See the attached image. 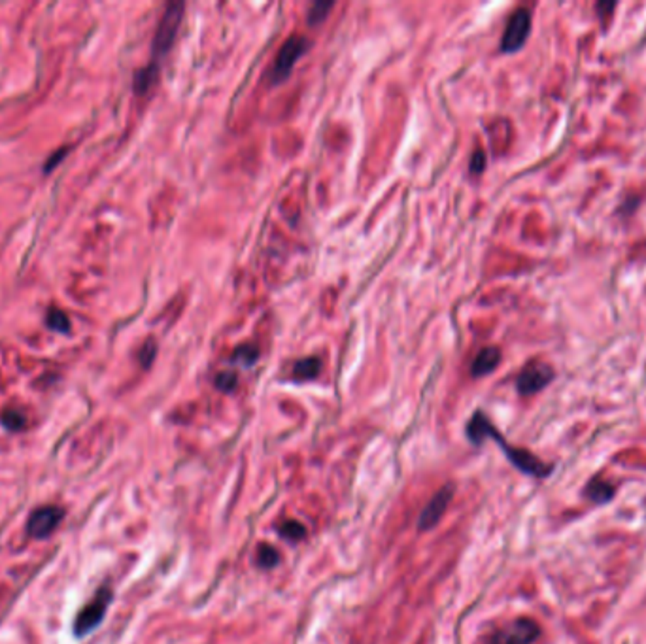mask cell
Wrapping results in <instances>:
<instances>
[{
    "instance_id": "cell-6",
    "label": "cell",
    "mask_w": 646,
    "mask_h": 644,
    "mask_svg": "<svg viewBox=\"0 0 646 644\" xmlns=\"http://www.w3.org/2000/svg\"><path fill=\"white\" fill-rule=\"evenodd\" d=\"M64 518V511L57 505H46L30 512L29 520H27V535L30 539L42 540L47 539L55 529L61 525Z\"/></svg>"
},
{
    "instance_id": "cell-9",
    "label": "cell",
    "mask_w": 646,
    "mask_h": 644,
    "mask_svg": "<svg viewBox=\"0 0 646 644\" xmlns=\"http://www.w3.org/2000/svg\"><path fill=\"white\" fill-rule=\"evenodd\" d=\"M454 484H448V486H444L437 491V494L431 497V501L425 505V508L419 514V529L421 531H427V529H433L435 525H438L441 522V518L444 516V512L448 508V505L454 499Z\"/></svg>"
},
{
    "instance_id": "cell-4",
    "label": "cell",
    "mask_w": 646,
    "mask_h": 644,
    "mask_svg": "<svg viewBox=\"0 0 646 644\" xmlns=\"http://www.w3.org/2000/svg\"><path fill=\"white\" fill-rule=\"evenodd\" d=\"M541 635V627L531 618H516L507 626L495 629L486 644H533Z\"/></svg>"
},
{
    "instance_id": "cell-5",
    "label": "cell",
    "mask_w": 646,
    "mask_h": 644,
    "mask_svg": "<svg viewBox=\"0 0 646 644\" xmlns=\"http://www.w3.org/2000/svg\"><path fill=\"white\" fill-rule=\"evenodd\" d=\"M306 49H309V40H306L304 36H289V38L284 42V46L280 47L278 55H276V61H274L273 64V70H270V80H273V83H280L284 82V80H287L289 74H292L293 66H295L299 59L306 53Z\"/></svg>"
},
{
    "instance_id": "cell-10",
    "label": "cell",
    "mask_w": 646,
    "mask_h": 644,
    "mask_svg": "<svg viewBox=\"0 0 646 644\" xmlns=\"http://www.w3.org/2000/svg\"><path fill=\"white\" fill-rule=\"evenodd\" d=\"M501 363V350L495 346H488L478 352V355L472 361L471 374L472 376H486L489 372H494L497 369V365Z\"/></svg>"
},
{
    "instance_id": "cell-20",
    "label": "cell",
    "mask_w": 646,
    "mask_h": 644,
    "mask_svg": "<svg viewBox=\"0 0 646 644\" xmlns=\"http://www.w3.org/2000/svg\"><path fill=\"white\" fill-rule=\"evenodd\" d=\"M215 388L222 389L225 393L233 391V389L237 388V376H234L233 372H220V374L215 376Z\"/></svg>"
},
{
    "instance_id": "cell-18",
    "label": "cell",
    "mask_w": 646,
    "mask_h": 644,
    "mask_svg": "<svg viewBox=\"0 0 646 644\" xmlns=\"http://www.w3.org/2000/svg\"><path fill=\"white\" fill-rule=\"evenodd\" d=\"M333 6H335L333 2H314L309 12V23L310 25L321 23V21L327 18V12H329Z\"/></svg>"
},
{
    "instance_id": "cell-21",
    "label": "cell",
    "mask_w": 646,
    "mask_h": 644,
    "mask_svg": "<svg viewBox=\"0 0 646 644\" xmlns=\"http://www.w3.org/2000/svg\"><path fill=\"white\" fill-rule=\"evenodd\" d=\"M66 153H68V148H61V150H57L55 153H52V155H49V159L46 161V165L42 167V170H44L46 174L53 172V170L57 169L59 165L63 163L64 157H66Z\"/></svg>"
},
{
    "instance_id": "cell-19",
    "label": "cell",
    "mask_w": 646,
    "mask_h": 644,
    "mask_svg": "<svg viewBox=\"0 0 646 644\" xmlns=\"http://www.w3.org/2000/svg\"><path fill=\"white\" fill-rule=\"evenodd\" d=\"M155 354H157V346H155V342H153L152 338H150V340L144 342L142 350H140V354H138L140 365L144 366V369H150L153 363V359H155Z\"/></svg>"
},
{
    "instance_id": "cell-11",
    "label": "cell",
    "mask_w": 646,
    "mask_h": 644,
    "mask_svg": "<svg viewBox=\"0 0 646 644\" xmlns=\"http://www.w3.org/2000/svg\"><path fill=\"white\" fill-rule=\"evenodd\" d=\"M614 494H616V488L612 486L611 482H606L605 478H601V476L592 478L588 486H586V495H588L594 503H609V501L614 497Z\"/></svg>"
},
{
    "instance_id": "cell-3",
    "label": "cell",
    "mask_w": 646,
    "mask_h": 644,
    "mask_svg": "<svg viewBox=\"0 0 646 644\" xmlns=\"http://www.w3.org/2000/svg\"><path fill=\"white\" fill-rule=\"evenodd\" d=\"M184 10H186V4H184V2H170L169 6H167V10H165L163 18H161V21H159L157 25L155 38H153V64H157L159 66V61L169 53L170 46H172V42H174L176 38V32H178V27H180L181 23Z\"/></svg>"
},
{
    "instance_id": "cell-17",
    "label": "cell",
    "mask_w": 646,
    "mask_h": 644,
    "mask_svg": "<svg viewBox=\"0 0 646 644\" xmlns=\"http://www.w3.org/2000/svg\"><path fill=\"white\" fill-rule=\"evenodd\" d=\"M0 424L4 425L8 431H21L27 425V418H25L23 412L10 408V410H4L0 414Z\"/></svg>"
},
{
    "instance_id": "cell-23",
    "label": "cell",
    "mask_w": 646,
    "mask_h": 644,
    "mask_svg": "<svg viewBox=\"0 0 646 644\" xmlns=\"http://www.w3.org/2000/svg\"><path fill=\"white\" fill-rule=\"evenodd\" d=\"M486 167V155H484L482 151H477L471 159V172L472 174H480Z\"/></svg>"
},
{
    "instance_id": "cell-12",
    "label": "cell",
    "mask_w": 646,
    "mask_h": 644,
    "mask_svg": "<svg viewBox=\"0 0 646 644\" xmlns=\"http://www.w3.org/2000/svg\"><path fill=\"white\" fill-rule=\"evenodd\" d=\"M157 76H159L157 64L150 63L148 66H144V68H140L138 72L134 74V80H133L134 93L146 95L148 91L155 85V82H157Z\"/></svg>"
},
{
    "instance_id": "cell-16",
    "label": "cell",
    "mask_w": 646,
    "mask_h": 644,
    "mask_svg": "<svg viewBox=\"0 0 646 644\" xmlns=\"http://www.w3.org/2000/svg\"><path fill=\"white\" fill-rule=\"evenodd\" d=\"M278 531L289 542H301L306 537V527L297 520H285L284 523H280Z\"/></svg>"
},
{
    "instance_id": "cell-14",
    "label": "cell",
    "mask_w": 646,
    "mask_h": 644,
    "mask_svg": "<svg viewBox=\"0 0 646 644\" xmlns=\"http://www.w3.org/2000/svg\"><path fill=\"white\" fill-rule=\"evenodd\" d=\"M46 326L55 333H63V335H68L70 329H72V323H70L68 316L63 312V310H59V308L52 306L47 308L46 312Z\"/></svg>"
},
{
    "instance_id": "cell-1",
    "label": "cell",
    "mask_w": 646,
    "mask_h": 644,
    "mask_svg": "<svg viewBox=\"0 0 646 644\" xmlns=\"http://www.w3.org/2000/svg\"><path fill=\"white\" fill-rule=\"evenodd\" d=\"M467 436H469V441H471L472 444H477V446L478 444H482L486 439H494V441L501 446V450L505 452L508 461H510L516 469L525 472V475L544 478V476H548L552 472V465H546L544 461H541V459L537 458V455L527 452V450L510 446L482 412L472 414L471 422L467 424Z\"/></svg>"
},
{
    "instance_id": "cell-8",
    "label": "cell",
    "mask_w": 646,
    "mask_h": 644,
    "mask_svg": "<svg viewBox=\"0 0 646 644\" xmlns=\"http://www.w3.org/2000/svg\"><path fill=\"white\" fill-rule=\"evenodd\" d=\"M554 380V369L544 361H531L518 374L516 388L522 395H535Z\"/></svg>"
},
{
    "instance_id": "cell-22",
    "label": "cell",
    "mask_w": 646,
    "mask_h": 644,
    "mask_svg": "<svg viewBox=\"0 0 646 644\" xmlns=\"http://www.w3.org/2000/svg\"><path fill=\"white\" fill-rule=\"evenodd\" d=\"M257 350H253V348H250V346H248V348H240L239 352H237V354H234V359H242V363H244V365H251V363H253V361L257 359Z\"/></svg>"
},
{
    "instance_id": "cell-2",
    "label": "cell",
    "mask_w": 646,
    "mask_h": 644,
    "mask_svg": "<svg viewBox=\"0 0 646 644\" xmlns=\"http://www.w3.org/2000/svg\"><path fill=\"white\" fill-rule=\"evenodd\" d=\"M114 592L110 586H100L97 590V593L93 595V599L89 601L85 607L80 609L76 620H74V635L76 637H88L89 633H93L97 627L102 624L106 616V610L110 607Z\"/></svg>"
},
{
    "instance_id": "cell-13",
    "label": "cell",
    "mask_w": 646,
    "mask_h": 644,
    "mask_svg": "<svg viewBox=\"0 0 646 644\" xmlns=\"http://www.w3.org/2000/svg\"><path fill=\"white\" fill-rule=\"evenodd\" d=\"M321 371V363L318 357H306V359H301L295 363L293 366V376L295 380H312L320 374Z\"/></svg>"
},
{
    "instance_id": "cell-7",
    "label": "cell",
    "mask_w": 646,
    "mask_h": 644,
    "mask_svg": "<svg viewBox=\"0 0 646 644\" xmlns=\"http://www.w3.org/2000/svg\"><path fill=\"white\" fill-rule=\"evenodd\" d=\"M531 30V12L527 8H520L510 16L505 29V35L501 38V49L505 53H514L522 49L530 36Z\"/></svg>"
},
{
    "instance_id": "cell-15",
    "label": "cell",
    "mask_w": 646,
    "mask_h": 644,
    "mask_svg": "<svg viewBox=\"0 0 646 644\" xmlns=\"http://www.w3.org/2000/svg\"><path fill=\"white\" fill-rule=\"evenodd\" d=\"M256 561L261 569H274L280 563L278 550H276L274 546L267 544V542H265V544H259L257 546Z\"/></svg>"
}]
</instances>
